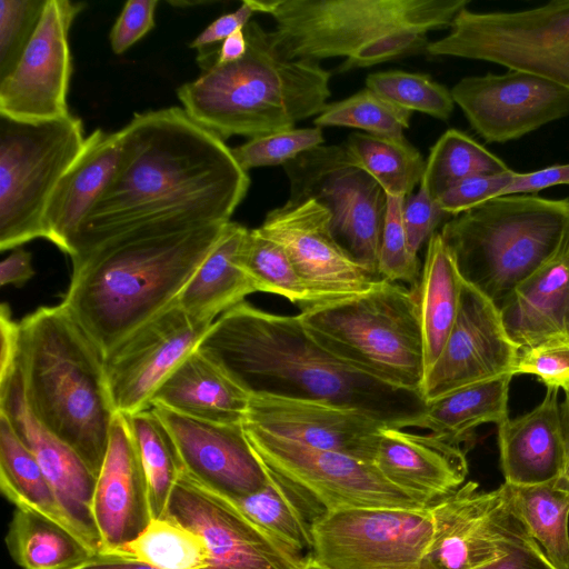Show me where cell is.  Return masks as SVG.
<instances>
[{"label":"cell","instance_id":"55","mask_svg":"<svg viewBox=\"0 0 569 569\" xmlns=\"http://www.w3.org/2000/svg\"><path fill=\"white\" fill-rule=\"evenodd\" d=\"M18 322L13 321L11 318L10 308L6 303H2L0 309V375L7 372L14 363L18 346Z\"/></svg>","mask_w":569,"mask_h":569},{"label":"cell","instance_id":"45","mask_svg":"<svg viewBox=\"0 0 569 569\" xmlns=\"http://www.w3.org/2000/svg\"><path fill=\"white\" fill-rule=\"evenodd\" d=\"M325 144L322 128H292L249 139L232 149L239 166L248 170L266 166H284L301 153Z\"/></svg>","mask_w":569,"mask_h":569},{"label":"cell","instance_id":"6","mask_svg":"<svg viewBox=\"0 0 569 569\" xmlns=\"http://www.w3.org/2000/svg\"><path fill=\"white\" fill-rule=\"evenodd\" d=\"M269 14L291 60L345 58L339 71L426 52L428 33L450 28L470 0H247Z\"/></svg>","mask_w":569,"mask_h":569},{"label":"cell","instance_id":"53","mask_svg":"<svg viewBox=\"0 0 569 569\" xmlns=\"http://www.w3.org/2000/svg\"><path fill=\"white\" fill-rule=\"evenodd\" d=\"M561 184L569 186V163L552 164L531 172L516 171L501 196L536 194L538 191Z\"/></svg>","mask_w":569,"mask_h":569},{"label":"cell","instance_id":"12","mask_svg":"<svg viewBox=\"0 0 569 569\" xmlns=\"http://www.w3.org/2000/svg\"><path fill=\"white\" fill-rule=\"evenodd\" d=\"M243 427L260 461L325 512L352 508H427L387 480L373 463L311 448L244 423Z\"/></svg>","mask_w":569,"mask_h":569},{"label":"cell","instance_id":"38","mask_svg":"<svg viewBox=\"0 0 569 569\" xmlns=\"http://www.w3.org/2000/svg\"><path fill=\"white\" fill-rule=\"evenodd\" d=\"M110 553L157 569H207L210 555L204 539L173 517L152 518L131 541Z\"/></svg>","mask_w":569,"mask_h":569},{"label":"cell","instance_id":"15","mask_svg":"<svg viewBox=\"0 0 569 569\" xmlns=\"http://www.w3.org/2000/svg\"><path fill=\"white\" fill-rule=\"evenodd\" d=\"M166 515L199 533L207 569H303L309 558L291 550L247 517L237 503L183 471Z\"/></svg>","mask_w":569,"mask_h":569},{"label":"cell","instance_id":"30","mask_svg":"<svg viewBox=\"0 0 569 569\" xmlns=\"http://www.w3.org/2000/svg\"><path fill=\"white\" fill-rule=\"evenodd\" d=\"M248 228L229 221L202 263L192 274L178 305L191 318L212 323L222 313L257 292L239 264V252Z\"/></svg>","mask_w":569,"mask_h":569},{"label":"cell","instance_id":"58","mask_svg":"<svg viewBox=\"0 0 569 569\" xmlns=\"http://www.w3.org/2000/svg\"><path fill=\"white\" fill-rule=\"evenodd\" d=\"M73 569H157L148 563L110 553H97Z\"/></svg>","mask_w":569,"mask_h":569},{"label":"cell","instance_id":"46","mask_svg":"<svg viewBox=\"0 0 569 569\" xmlns=\"http://www.w3.org/2000/svg\"><path fill=\"white\" fill-rule=\"evenodd\" d=\"M47 0H0V81L19 63Z\"/></svg>","mask_w":569,"mask_h":569},{"label":"cell","instance_id":"23","mask_svg":"<svg viewBox=\"0 0 569 569\" xmlns=\"http://www.w3.org/2000/svg\"><path fill=\"white\" fill-rule=\"evenodd\" d=\"M151 408L172 438L184 472L202 485L236 500L267 483V468L251 448L243 423L210 422Z\"/></svg>","mask_w":569,"mask_h":569},{"label":"cell","instance_id":"37","mask_svg":"<svg viewBox=\"0 0 569 569\" xmlns=\"http://www.w3.org/2000/svg\"><path fill=\"white\" fill-rule=\"evenodd\" d=\"M343 147L351 160L389 196L406 198L422 179L426 159L406 137L388 138L353 132Z\"/></svg>","mask_w":569,"mask_h":569},{"label":"cell","instance_id":"7","mask_svg":"<svg viewBox=\"0 0 569 569\" xmlns=\"http://www.w3.org/2000/svg\"><path fill=\"white\" fill-rule=\"evenodd\" d=\"M569 198L506 194L446 221L440 233L461 278L498 307L558 250Z\"/></svg>","mask_w":569,"mask_h":569},{"label":"cell","instance_id":"56","mask_svg":"<svg viewBox=\"0 0 569 569\" xmlns=\"http://www.w3.org/2000/svg\"><path fill=\"white\" fill-rule=\"evenodd\" d=\"M247 48L244 31L239 30L224 39L214 51L199 52V56L209 57L217 63H229L241 59L246 54Z\"/></svg>","mask_w":569,"mask_h":569},{"label":"cell","instance_id":"3","mask_svg":"<svg viewBox=\"0 0 569 569\" xmlns=\"http://www.w3.org/2000/svg\"><path fill=\"white\" fill-rule=\"evenodd\" d=\"M227 223L129 233L72 258L62 303L104 357L177 302Z\"/></svg>","mask_w":569,"mask_h":569},{"label":"cell","instance_id":"59","mask_svg":"<svg viewBox=\"0 0 569 569\" xmlns=\"http://www.w3.org/2000/svg\"><path fill=\"white\" fill-rule=\"evenodd\" d=\"M303 569H325L310 557Z\"/></svg>","mask_w":569,"mask_h":569},{"label":"cell","instance_id":"36","mask_svg":"<svg viewBox=\"0 0 569 569\" xmlns=\"http://www.w3.org/2000/svg\"><path fill=\"white\" fill-rule=\"evenodd\" d=\"M0 488L16 508L38 512L68 528L54 492L37 458L2 413H0Z\"/></svg>","mask_w":569,"mask_h":569},{"label":"cell","instance_id":"25","mask_svg":"<svg viewBox=\"0 0 569 569\" xmlns=\"http://www.w3.org/2000/svg\"><path fill=\"white\" fill-rule=\"evenodd\" d=\"M373 465L392 485L429 507L466 482L465 451L433 433L382 429Z\"/></svg>","mask_w":569,"mask_h":569},{"label":"cell","instance_id":"10","mask_svg":"<svg viewBox=\"0 0 569 569\" xmlns=\"http://www.w3.org/2000/svg\"><path fill=\"white\" fill-rule=\"evenodd\" d=\"M449 29L428 54L491 62L569 89V0L518 11L465 8Z\"/></svg>","mask_w":569,"mask_h":569},{"label":"cell","instance_id":"52","mask_svg":"<svg viewBox=\"0 0 569 569\" xmlns=\"http://www.w3.org/2000/svg\"><path fill=\"white\" fill-rule=\"evenodd\" d=\"M253 14L254 11L248 1H242L236 11L222 14L212 21L190 42L189 47L202 51L214 43L222 42L232 33L243 30Z\"/></svg>","mask_w":569,"mask_h":569},{"label":"cell","instance_id":"54","mask_svg":"<svg viewBox=\"0 0 569 569\" xmlns=\"http://www.w3.org/2000/svg\"><path fill=\"white\" fill-rule=\"evenodd\" d=\"M34 274L31 253L17 248L0 263V283L1 286L13 284L23 286Z\"/></svg>","mask_w":569,"mask_h":569},{"label":"cell","instance_id":"5","mask_svg":"<svg viewBox=\"0 0 569 569\" xmlns=\"http://www.w3.org/2000/svg\"><path fill=\"white\" fill-rule=\"evenodd\" d=\"M243 31L248 48L241 59L217 63L198 56L202 73L177 90L188 116L226 140L292 129L321 113L331 72L319 62L286 58L254 20Z\"/></svg>","mask_w":569,"mask_h":569},{"label":"cell","instance_id":"14","mask_svg":"<svg viewBox=\"0 0 569 569\" xmlns=\"http://www.w3.org/2000/svg\"><path fill=\"white\" fill-rule=\"evenodd\" d=\"M257 229L289 256L309 292L303 309L361 295L382 280L338 241L329 211L312 199L286 201L270 210Z\"/></svg>","mask_w":569,"mask_h":569},{"label":"cell","instance_id":"18","mask_svg":"<svg viewBox=\"0 0 569 569\" xmlns=\"http://www.w3.org/2000/svg\"><path fill=\"white\" fill-rule=\"evenodd\" d=\"M84 3L47 0L38 28L14 70L0 81V114L28 122L70 114L69 31Z\"/></svg>","mask_w":569,"mask_h":569},{"label":"cell","instance_id":"49","mask_svg":"<svg viewBox=\"0 0 569 569\" xmlns=\"http://www.w3.org/2000/svg\"><path fill=\"white\" fill-rule=\"evenodd\" d=\"M449 217L425 182L420 181L417 192L406 197L402 204V221L411 251L418 254L440 223L448 221Z\"/></svg>","mask_w":569,"mask_h":569},{"label":"cell","instance_id":"35","mask_svg":"<svg viewBox=\"0 0 569 569\" xmlns=\"http://www.w3.org/2000/svg\"><path fill=\"white\" fill-rule=\"evenodd\" d=\"M6 545L22 569H73L93 556L68 528L22 508L13 512Z\"/></svg>","mask_w":569,"mask_h":569},{"label":"cell","instance_id":"13","mask_svg":"<svg viewBox=\"0 0 569 569\" xmlns=\"http://www.w3.org/2000/svg\"><path fill=\"white\" fill-rule=\"evenodd\" d=\"M312 536L325 569H422L432 519L429 507L341 509L320 515Z\"/></svg>","mask_w":569,"mask_h":569},{"label":"cell","instance_id":"20","mask_svg":"<svg viewBox=\"0 0 569 569\" xmlns=\"http://www.w3.org/2000/svg\"><path fill=\"white\" fill-rule=\"evenodd\" d=\"M519 347L509 338L498 306L462 282L456 321L420 393L429 403L458 389L510 375Z\"/></svg>","mask_w":569,"mask_h":569},{"label":"cell","instance_id":"41","mask_svg":"<svg viewBox=\"0 0 569 569\" xmlns=\"http://www.w3.org/2000/svg\"><path fill=\"white\" fill-rule=\"evenodd\" d=\"M239 264L257 292L281 296L300 310L309 305V292L286 250L276 241L249 229L239 252Z\"/></svg>","mask_w":569,"mask_h":569},{"label":"cell","instance_id":"44","mask_svg":"<svg viewBox=\"0 0 569 569\" xmlns=\"http://www.w3.org/2000/svg\"><path fill=\"white\" fill-rule=\"evenodd\" d=\"M403 200V197L387 194L378 252V273L385 280L406 282L413 289L418 284L422 264L408 242L402 221Z\"/></svg>","mask_w":569,"mask_h":569},{"label":"cell","instance_id":"28","mask_svg":"<svg viewBox=\"0 0 569 569\" xmlns=\"http://www.w3.org/2000/svg\"><path fill=\"white\" fill-rule=\"evenodd\" d=\"M559 389L547 388L529 412L498 426L500 467L505 482L531 486L555 482L563 456Z\"/></svg>","mask_w":569,"mask_h":569},{"label":"cell","instance_id":"33","mask_svg":"<svg viewBox=\"0 0 569 569\" xmlns=\"http://www.w3.org/2000/svg\"><path fill=\"white\" fill-rule=\"evenodd\" d=\"M511 378L507 375L475 383L427 403L419 428L460 446L477 427L509 418Z\"/></svg>","mask_w":569,"mask_h":569},{"label":"cell","instance_id":"1","mask_svg":"<svg viewBox=\"0 0 569 569\" xmlns=\"http://www.w3.org/2000/svg\"><path fill=\"white\" fill-rule=\"evenodd\" d=\"M120 131L117 169L81 221L71 259L133 232L231 221L250 178L223 139L178 107L136 113Z\"/></svg>","mask_w":569,"mask_h":569},{"label":"cell","instance_id":"57","mask_svg":"<svg viewBox=\"0 0 569 569\" xmlns=\"http://www.w3.org/2000/svg\"><path fill=\"white\" fill-rule=\"evenodd\" d=\"M565 398L560 403L561 423L563 433L562 463L553 485L556 488L569 493V383L563 388Z\"/></svg>","mask_w":569,"mask_h":569},{"label":"cell","instance_id":"11","mask_svg":"<svg viewBox=\"0 0 569 569\" xmlns=\"http://www.w3.org/2000/svg\"><path fill=\"white\" fill-rule=\"evenodd\" d=\"M283 169L289 180L287 201L312 199L323 206L338 241L379 276L378 252L387 208L381 186L351 160L343 144L310 149Z\"/></svg>","mask_w":569,"mask_h":569},{"label":"cell","instance_id":"48","mask_svg":"<svg viewBox=\"0 0 569 569\" xmlns=\"http://www.w3.org/2000/svg\"><path fill=\"white\" fill-rule=\"evenodd\" d=\"M515 170L496 174H477L458 181L438 198V204L450 217L500 197L512 181Z\"/></svg>","mask_w":569,"mask_h":569},{"label":"cell","instance_id":"40","mask_svg":"<svg viewBox=\"0 0 569 569\" xmlns=\"http://www.w3.org/2000/svg\"><path fill=\"white\" fill-rule=\"evenodd\" d=\"M510 170L507 163L458 129L446 130L430 148L421 181L437 199L458 181Z\"/></svg>","mask_w":569,"mask_h":569},{"label":"cell","instance_id":"21","mask_svg":"<svg viewBox=\"0 0 569 569\" xmlns=\"http://www.w3.org/2000/svg\"><path fill=\"white\" fill-rule=\"evenodd\" d=\"M0 413L37 458L69 530L92 555L101 552V538L92 515L97 477L70 446L32 415L16 360L6 373L0 375Z\"/></svg>","mask_w":569,"mask_h":569},{"label":"cell","instance_id":"50","mask_svg":"<svg viewBox=\"0 0 569 569\" xmlns=\"http://www.w3.org/2000/svg\"><path fill=\"white\" fill-rule=\"evenodd\" d=\"M157 0H129L124 3L109 36L111 49L122 54L154 27Z\"/></svg>","mask_w":569,"mask_h":569},{"label":"cell","instance_id":"9","mask_svg":"<svg viewBox=\"0 0 569 569\" xmlns=\"http://www.w3.org/2000/svg\"><path fill=\"white\" fill-rule=\"evenodd\" d=\"M87 137L72 116L38 122L0 114V249L46 238L44 209Z\"/></svg>","mask_w":569,"mask_h":569},{"label":"cell","instance_id":"34","mask_svg":"<svg viewBox=\"0 0 569 569\" xmlns=\"http://www.w3.org/2000/svg\"><path fill=\"white\" fill-rule=\"evenodd\" d=\"M510 513L557 569H569V493L553 482L498 488Z\"/></svg>","mask_w":569,"mask_h":569},{"label":"cell","instance_id":"24","mask_svg":"<svg viewBox=\"0 0 569 569\" xmlns=\"http://www.w3.org/2000/svg\"><path fill=\"white\" fill-rule=\"evenodd\" d=\"M92 515L101 538V552L131 541L152 519L147 475L128 417L122 413H117L112 421L96 480Z\"/></svg>","mask_w":569,"mask_h":569},{"label":"cell","instance_id":"8","mask_svg":"<svg viewBox=\"0 0 569 569\" xmlns=\"http://www.w3.org/2000/svg\"><path fill=\"white\" fill-rule=\"evenodd\" d=\"M298 315L312 339L336 358L376 380L420 392L425 351L411 288L382 279L361 295Z\"/></svg>","mask_w":569,"mask_h":569},{"label":"cell","instance_id":"16","mask_svg":"<svg viewBox=\"0 0 569 569\" xmlns=\"http://www.w3.org/2000/svg\"><path fill=\"white\" fill-rule=\"evenodd\" d=\"M212 323L191 318L176 302L107 353L103 366L116 412L131 416L150 408L156 390Z\"/></svg>","mask_w":569,"mask_h":569},{"label":"cell","instance_id":"43","mask_svg":"<svg viewBox=\"0 0 569 569\" xmlns=\"http://www.w3.org/2000/svg\"><path fill=\"white\" fill-rule=\"evenodd\" d=\"M366 86L403 110L422 112L442 121L451 117L456 104L450 89L426 73L373 72L367 77Z\"/></svg>","mask_w":569,"mask_h":569},{"label":"cell","instance_id":"32","mask_svg":"<svg viewBox=\"0 0 569 569\" xmlns=\"http://www.w3.org/2000/svg\"><path fill=\"white\" fill-rule=\"evenodd\" d=\"M267 471L268 481L260 490L232 500L273 538L297 553L311 557L312 523L325 511L296 486L268 468Z\"/></svg>","mask_w":569,"mask_h":569},{"label":"cell","instance_id":"2","mask_svg":"<svg viewBox=\"0 0 569 569\" xmlns=\"http://www.w3.org/2000/svg\"><path fill=\"white\" fill-rule=\"evenodd\" d=\"M197 350L250 395L356 408L399 429L419 428L427 410L420 392L376 380L332 356L312 339L299 315H277L242 301L213 321Z\"/></svg>","mask_w":569,"mask_h":569},{"label":"cell","instance_id":"31","mask_svg":"<svg viewBox=\"0 0 569 569\" xmlns=\"http://www.w3.org/2000/svg\"><path fill=\"white\" fill-rule=\"evenodd\" d=\"M463 279L440 231L427 242L418 284L426 371L436 362L456 321ZM425 371V373H426Z\"/></svg>","mask_w":569,"mask_h":569},{"label":"cell","instance_id":"17","mask_svg":"<svg viewBox=\"0 0 569 569\" xmlns=\"http://www.w3.org/2000/svg\"><path fill=\"white\" fill-rule=\"evenodd\" d=\"M432 537L422 569H478L503 557L523 531L499 489L467 481L429 506Z\"/></svg>","mask_w":569,"mask_h":569},{"label":"cell","instance_id":"29","mask_svg":"<svg viewBox=\"0 0 569 569\" xmlns=\"http://www.w3.org/2000/svg\"><path fill=\"white\" fill-rule=\"evenodd\" d=\"M250 393L194 349L159 386L151 407L218 423H243Z\"/></svg>","mask_w":569,"mask_h":569},{"label":"cell","instance_id":"22","mask_svg":"<svg viewBox=\"0 0 569 569\" xmlns=\"http://www.w3.org/2000/svg\"><path fill=\"white\" fill-rule=\"evenodd\" d=\"M244 425L301 445L373 463L388 427L370 415L327 401L250 395Z\"/></svg>","mask_w":569,"mask_h":569},{"label":"cell","instance_id":"47","mask_svg":"<svg viewBox=\"0 0 569 569\" xmlns=\"http://www.w3.org/2000/svg\"><path fill=\"white\" fill-rule=\"evenodd\" d=\"M517 375H533L547 388L562 389L569 383V336L519 348Z\"/></svg>","mask_w":569,"mask_h":569},{"label":"cell","instance_id":"27","mask_svg":"<svg viewBox=\"0 0 569 569\" xmlns=\"http://www.w3.org/2000/svg\"><path fill=\"white\" fill-rule=\"evenodd\" d=\"M498 308L519 348L569 336V229L556 253Z\"/></svg>","mask_w":569,"mask_h":569},{"label":"cell","instance_id":"19","mask_svg":"<svg viewBox=\"0 0 569 569\" xmlns=\"http://www.w3.org/2000/svg\"><path fill=\"white\" fill-rule=\"evenodd\" d=\"M450 91L471 128L489 143L520 139L569 116V89L521 71L465 77Z\"/></svg>","mask_w":569,"mask_h":569},{"label":"cell","instance_id":"39","mask_svg":"<svg viewBox=\"0 0 569 569\" xmlns=\"http://www.w3.org/2000/svg\"><path fill=\"white\" fill-rule=\"evenodd\" d=\"M127 417L147 475L152 518L163 517L184 468L172 438L151 407Z\"/></svg>","mask_w":569,"mask_h":569},{"label":"cell","instance_id":"26","mask_svg":"<svg viewBox=\"0 0 569 569\" xmlns=\"http://www.w3.org/2000/svg\"><path fill=\"white\" fill-rule=\"evenodd\" d=\"M121 148L120 130L96 129L54 187L44 209L46 239L67 254L81 221L111 180Z\"/></svg>","mask_w":569,"mask_h":569},{"label":"cell","instance_id":"4","mask_svg":"<svg viewBox=\"0 0 569 569\" xmlns=\"http://www.w3.org/2000/svg\"><path fill=\"white\" fill-rule=\"evenodd\" d=\"M18 326L14 360L30 411L98 477L117 415L102 353L62 302Z\"/></svg>","mask_w":569,"mask_h":569},{"label":"cell","instance_id":"42","mask_svg":"<svg viewBox=\"0 0 569 569\" xmlns=\"http://www.w3.org/2000/svg\"><path fill=\"white\" fill-rule=\"evenodd\" d=\"M411 114L366 87L343 100L328 103L313 122L319 128L347 127L373 136L405 138Z\"/></svg>","mask_w":569,"mask_h":569},{"label":"cell","instance_id":"51","mask_svg":"<svg viewBox=\"0 0 569 569\" xmlns=\"http://www.w3.org/2000/svg\"><path fill=\"white\" fill-rule=\"evenodd\" d=\"M478 569H557L543 550L525 530L500 559Z\"/></svg>","mask_w":569,"mask_h":569}]
</instances>
